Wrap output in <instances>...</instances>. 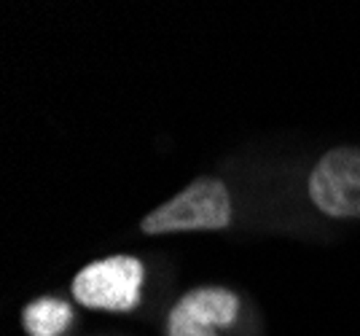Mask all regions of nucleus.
<instances>
[{"mask_svg":"<svg viewBox=\"0 0 360 336\" xmlns=\"http://www.w3.org/2000/svg\"><path fill=\"white\" fill-rule=\"evenodd\" d=\"M73 321V309L60 299H38L25 309V328L30 336H60Z\"/></svg>","mask_w":360,"mask_h":336,"instance_id":"5","label":"nucleus"},{"mask_svg":"<svg viewBox=\"0 0 360 336\" xmlns=\"http://www.w3.org/2000/svg\"><path fill=\"white\" fill-rule=\"evenodd\" d=\"M231 224V199L221 181L199 178L169 199L148 218H143L146 234H169V231H212Z\"/></svg>","mask_w":360,"mask_h":336,"instance_id":"1","label":"nucleus"},{"mask_svg":"<svg viewBox=\"0 0 360 336\" xmlns=\"http://www.w3.org/2000/svg\"><path fill=\"white\" fill-rule=\"evenodd\" d=\"M143 264L132 256H110L81 269L73 280V296L89 309L129 312L140 302Z\"/></svg>","mask_w":360,"mask_h":336,"instance_id":"2","label":"nucleus"},{"mask_svg":"<svg viewBox=\"0 0 360 336\" xmlns=\"http://www.w3.org/2000/svg\"><path fill=\"white\" fill-rule=\"evenodd\" d=\"M175 309L207 328H218V325H231L237 321L240 299L224 288H199L186 293L175 304Z\"/></svg>","mask_w":360,"mask_h":336,"instance_id":"4","label":"nucleus"},{"mask_svg":"<svg viewBox=\"0 0 360 336\" xmlns=\"http://www.w3.org/2000/svg\"><path fill=\"white\" fill-rule=\"evenodd\" d=\"M167 334L169 336H215L212 328L202 325V323L191 321L186 315H180L178 309H172L169 321H167Z\"/></svg>","mask_w":360,"mask_h":336,"instance_id":"6","label":"nucleus"},{"mask_svg":"<svg viewBox=\"0 0 360 336\" xmlns=\"http://www.w3.org/2000/svg\"><path fill=\"white\" fill-rule=\"evenodd\" d=\"M309 197L333 218H360V148H333L309 178Z\"/></svg>","mask_w":360,"mask_h":336,"instance_id":"3","label":"nucleus"}]
</instances>
